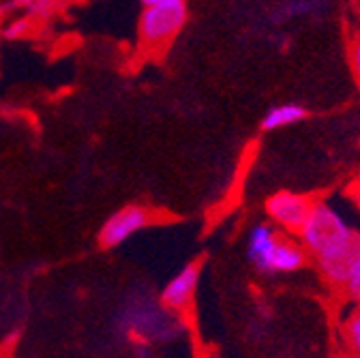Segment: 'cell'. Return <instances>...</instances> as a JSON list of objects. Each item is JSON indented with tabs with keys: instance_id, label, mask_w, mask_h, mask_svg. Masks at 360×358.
<instances>
[{
	"instance_id": "cell-2",
	"label": "cell",
	"mask_w": 360,
	"mask_h": 358,
	"mask_svg": "<svg viewBox=\"0 0 360 358\" xmlns=\"http://www.w3.org/2000/svg\"><path fill=\"white\" fill-rule=\"evenodd\" d=\"M189 20L187 0H163L142 9L138 20V34L142 46L150 50L165 48L178 37Z\"/></svg>"
},
{
	"instance_id": "cell-4",
	"label": "cell",
	"mask_w": 360,
	"mask_h": 358,
	"mask_svg": "<svg viewBox=\"0 0 360 358\" xmlns=\"http://www.w3.org/2000/svg\"><path fill=\"white\" fill-rule=\"evenodd\" d=\"M150 221H153V215L148 208L140 204H129L116 210L112 217H108V221L103 223L97 234V243L101 249H116L122 243H127L133 234L148 228Z\"/></svg>"
},
{
	"instance_id": "cell-12",
	"label": "cell",
	"mask_w": 360,
	"mask_h": 358,
	"mask_svg": "<svg viewBox=\"0 0 360 358\" xmlns=\"http://www.w3.org/2000/svg\"><path fill=\"white\" fill-rule=\"evenodd\" d=\"M349 63H352V75H354V82L360 91V39L352 46V52H349Z\"/></svg>"
},
{
	"instance_id": "cell-3",
	"label": "cell",
	"mask_w": 360,
	"mask_h": 358,
	"mask_svg": "<svg viewBox=\"0 0 360 358\" xmlns=\"http://www.w3.org/2000/svg\"><path fill=\"white\" fill-rule=\"evenodd\" d=\"M315 206V200L302 193L294 191H279L266 200V217L270 223L285 232V234H298L304 221L309 219L311 210Z\"/></svg>"
},
{
	"instance_id": "cell-7",
	"label": "cell",
	"mask_w": 360,
	"mask_h": 358,
	"mask_svg": "<svg viewBox=\"0 0 360 358\" xmlns=\"http://www.w3.org/2000/svg\"><path fill=\"white\" fill-rule=\"evenodd\" d=\"M307 110L298 103H281L273 110H268V114L262 118V129L264 131H277L290 124H296L300 120H304Z\"/></svg>"
},
{
	"instance_id": "cell-5",
	"label": "cell",
	"mask_w": 360,
	"mask_h": 358,
	"mask_svg": "<svg viewBox=\"0 0 360 358\" xmlns=\"http://www.w3.org/2000/svg\"><path fill=\"white\" fill-rule=\"evenodd\" d=\"M200 283V264H187L165 283L159 294V302L174 313H183L191 307Z\"/></svg>"
},
{
	"instance_id": "cell-10",
	"label": "cell",
	"mask_w": 360,
	"mask_h": 358,
	"mask_svg": "<svg viewBox=\"0 0 360 358\" xmlns=\"http://www.w3.org/2000/svg\"><path fill=\"white\" fill-rule=\"evenodd\" d=\"M60 3H63V0H15L18 7H26L32 15H48Z\"/></svg>"
},
{
	"instance_id": "cell-11",
	"label": "cell",
	"mask_w": 360,
	"mask_h": 358,
	"mask_svg": "<svg viewBox=\"0 0 360 358\" xmlns=\"http://www.w3.org/2000/svg\"><path fill=\"white\" fill-rule=\"evenodd\" d=\"M30 26H32L30 18H20V20L9 22V24L5 26L3 34H5V39H9V41H13V39H22V37H26V34L30 32Z\"/></svg>"
},
{
	"instance_id": "cell-8",
	"label": "cell",
	"mask_w": 360,
	"mask_h": 358,
	"mask_svg": "<svg viewBox=\"0 0 360 358\" xmlns=\"http://www.w3.org/2000/svg\"><path fill=\"white\" fill-rule=\"evenodd\" d=\"M341 290L352 302H360V234H358L356 249H354V255L349 260L347 275H345V281H343Z\"/></svg>"
},
{
	"instance_id": "cell-1",
	"label": "cell",
	"mask_w": 360,
	"mask_h": 358,
	"mask_svg": "<svg viewBox=\"0 0 360 358\" xmlns=\"http://www.w3.org/2000/svg\"><path fill=\"white\" fill-rule=\"evenodd\" d=\"M358 234L360 232H356V228L335 206L315 202L309 219L298 232V241L326 283L341 290Z\"/></svg>"
},
{
	"instance_id": "cell-13",
	"label": "cell",
	"mask_w": 360,
	"mask_h": 358,
	"mask_svg": "<svg viewBox=\"0 0 360 358\" xmlns=\"http://www.w3.org/2000/svg\"><path fill=\"white\" fill-rule=\"evenodd\" d=\"M352 198H354V204H356V208H358V212H360V185L352 191Z\"/></svg>"
},
{
	"instance_id": "cell-14",
	"label": "cell",
	"mask_w": 360,
	"mask_h": 358,
	"mask_svg": "<svg viewBox=\"0 0 360 358\" xmlns=\"http://www.w3.org/2000/svg\"><path fill=\"white\" fill-rule=\"evenodd\" d=\"M142 7H148V5H157V3H163V0H140Z\"/></svg>"
},
{
	"instance_id": "cell-6",
	"label": "cell",
	"mask_w": 360,
	"mask_h": 358,
	"mask_svg": "<svg viewBox=\"0 0 360 358\" xmlns=\"http://www.w3.org/2000/svg\"><path fill=\"white\" fill-rule=\"evenodd\" d=\"M283 234L275 223H259L247 238V257L259 273H270V262Z\"/></svg>"
},
{
	"instance_id": "cell-9",
	"label": "cell",
	"mask_w": 360,
	"mask_h": 358,
	"mask_svg": "<svg viewBox=\"0 0 360 358\" xmlns=\"http://www.w3.org/2000/svg\"><path fill=\"white\" fill-rule=\"evenodd\" d=\"M343 337L347 343V350L356 356H360V302H356V309L349 313L343 326Z\"/></svg>"
}]
</instances>
